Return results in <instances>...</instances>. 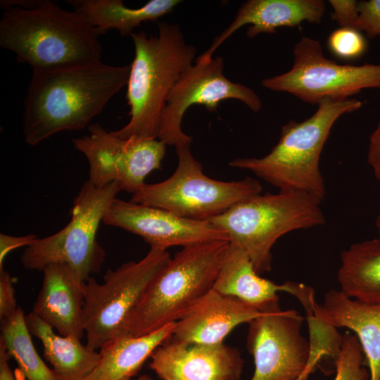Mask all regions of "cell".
I'll use <instances>...</instances> for the list:
<instances>
[{
	"instance_id": "36",
	"label": "cell",
	"mask_w": 380,
	"mask_h": 380,
	"mask_svg": "<svg viewBox=\"0 0 380 380\" xmlns=\"http://www.w3.org/2000/svg\"><path fill=\"white\" fill-rule=\"evenodd\" d=\"M135 380H152V379L148 375L144 374V375L139 376V378H137Z\"/></svg>"
},
{
	"instance_id": "20",
	"label": "cell",
	"mask_w": 380,
	"mask_h": 380,
	"mask_svg": "<svg viewBox=\"0 0 380 380\" xmlns=\"http://www.w3.org/2000/svg\"><path fill=\"white\" fill-rule=\"evenodd\" d=\"M324 319L334 327H346L357 336L369 369V380H380V305L352 298L331 289L321 305Z\"/></svg>"
},
{
	"instance_id": "27",
	"label": "cell",
	"mask_w": 380,
	"mask_h": 380,
	"mask_svg": "<svg viewBox=\"0 0 380 380\" xmlns=\"http://www.w3.org/2000/svg\"><path fill=\"white\" fill-rule=\"evenodd\" d=\"M327 46L331 53L336 57L353 60L365 53L367 43L360 31L341 27L330 34L327 39Z\"/></svg>"
},
{
	"instance_id": "4",
	"label": "cell",
	"mask_w": 380,
	"mask_h": 380,
	"mask_svg": "<svg viewBox=\"0 0 380 380\" xmlns=\"http://www.w3.org/2000/svg\"><path fill=\"white\" fill-rule=\"evenodd\" d=\"M317 106L308 119L284 125L278 143L267 155L234 159L229 165L253 172L280 191L305 192L322 201L326 196L319 169L323 147L336 121L360 109L362 102L353 98L324 99Z\"/></svg>"
},
{
	"instance_id": "16",
	"label": "cell",
	"mask_w": 380,
	"mask_h": 380,
	"mask_svg": "<svg viewBox=\"0 0 380 380\" xmlns=\"http://www.w3.org/2000/svg\"><path fill=\"white\" fill-rule=\"evenodd\" d=\"M213 289L265 310L280 308L277 294L280 291L295 296L305 310L317 303L314 289L308 285L289 281L278 284L261 277L246 251L231 243Z\"/></svg>"
},
{
	"instance_id": "12",
	"label": "cell",
	"mask_w": 380,
	"mask_h": 380,
	"mask_svg": "<svg viewBox=\"0 0 380 380\" xmlns=\"http://www.w3.org/2000/svg\"><path fill=\"white\" fill-rule=\"evenodd\" d=\"M224 60L217 56L208 61L196 58L177 80L169 94L161 113L158 139L166 145L191 143L192 137L182 130V121L186 110L193 105H203L215 111L219 103L236 99L257 113L262 107L256 93L249 87L233 82L224 73Z\"/></svg>"
},
{
	"instance_id": "26",
	"label": "cell",
	"mask_w": 380,
	"mask_h": 380,
	"mask_svg": "<svg viewBox=\"0 0 380 380\" xmlns=\"http://www.w3.org/2000/svg\"><path fill=\"white\" fill-rule=\"evenodd\" d=\"M365 355L355 335L342 336L339 353L334 360L336 375L333 380H367L369 373L363 366Z\"/></svg>"
},
{
	"instance_id": "6",
	"label": "cell",
	"mask_w": 380,
	"mask_h": 380,
	"mask_svg": "<svg viewBox=\"0 0 380 380\" xmlns=\"http://www.w3.org/2000/svg\"><path fill=\"white\" fill-rule=\"evenodd\" d=\"M321 200L301 191L255 195L209 220L243 248L258 274L270 271L271 250L283 235L324 224Z\"/></svg>"
},
{
	"instance_id": "23",
	"label": "cell",
	"mask_w": 380,
	"mask_h": 380,
	"mask_svg": "<svg viewBox=\"0 0 380 380\" xmlns=\"http://www.w3.org/2000/svg\"><path fill=\"white\" fill-rule=\"evenodd\" d=\"M337 279L348 296L380 305V240H365L343 251Z\"/></svg>"
},
{
	"instance_id": "13",
	"label": "cell",
	"mask_w": 380,
	"mask_h": 380,
	"mask_svg": "<svg viewBox=\"0 0 380 380\" xmlns=\"http://www.w3.org/2000/svg\"><path fill=\"white\" fill-rule=\"evenodd\" d=\"M295 310L267 312L248 323L247 348L254 360L251 380H296L307 369L310 342Z\"/></svg>"
},
{
	"instance_id": "17",
	"label": "cell",
	"mask_w": 380,
	"mask_h": 380,
	"mask_svg": "<svg viewBox=\"0 0 380 380\" xmlns=\"http://www.w3.org/2000/svg\"><path fill=\"white\" fill-rule=\"evenodd\" d=\"M274 310H262L212 288L175 323L170 338L204 344L223 343L237 326Z\"/></svg>"
},
{
	"instance_id": "33",
	"label": "cell",
	"mask_w": 380,
	"mask_h": 380,
	"mask_svg": "<svg viewBox=\"0 0 380 380\" xmlns=\"http://www.w3.org/2000/svg\"><path fill=\"white\" fill-rule=\"evenodd\" d=\"M11 358L4 346L0 343V380H16L9 365Z\"/></svg>"
},
{
	"instance_id": "7",
	"label": "cell",
	"mask_w": 380,
	"mask_h": 380,
	"mask_svg": "<svg viewBox=\"0 0 380 380\" xmlns=\"http://www.w3.org/2000/svg\"><path fill=\"white\" fill-rule=\"evenodd\" d=\"M120 191L115 182L99 187L86 181L73 201L68 224L53 234L38 238L24 249L20 257L24 268L42 272L51 264L61 262L82 281L99 272L106 252L96 241V233Z\"/></svg>"
},
{
	"instance_id": "5",
	"label": "cell",
	"mask_w": 380,
	"mask_h": 380,
	"mask_svg": "<svg viewBox=\"0 0 380 380\" xmlns=\"http://www.w3.org/2000/svg\"><path fill=\"white\" fill-rule=\"evenodd\" d=\"M227 240L183 247L148 286L120 334L139 336L177 322L213 286Z\"/></svg>"
},
{
	"instance_id": "30",
	"label": "cell",
	"mask_w": 380,
	"mask_h": 380,
	"mask_svg": "<svg viewBox=\"0 0 380 380\" xmlns=\"http://www.w3.org/2000/svg\"><path fill=\"white\" fill-rule=\"evenodd\" d=\"M333 8L331 15L332 20L337 22L341 27L353 28L357 12V1L329 0Z\"/></svg>"
},
{
	"instance_id": "25",
	"label": "cell",
	"mask_w": 380,
	"mask_h": 380,
	"mask_svg": "<svg viewBox=\"0 0 380 380\" xmlns=\"http://www.w3.org/2000/svg\"><path fill=\"white\" fill-rule=\"evenodd\" d=\"M0 343L27 380H58L52 369L42 360L34 348L25 321V315L18 306L11 315L1 319Z\"/></svg>"
},
{
	"instance_id": "14",
	"label": "cell",
	"mask_w": 380,
	"mask_h": 380,
	"mask_svg": "<svg viewBox=\"0 0 380 380\" xmlns=\"http://www.w3.org/2000/svg\"><path fill=\"white\" fill-rule=\"evenodd\" d=\"M102 222L141 236L151 248L164 250L214 240L229 241L227 235L210 220L187 219L163 209L117 198Z\"/></svg>"
},
{
	"instance_id": "1",
	"label": "cell",
	"mask_w": 380,
	"mask_h": 380,
	"mask_svg": "<svg viewBox=\"0 0 380 380\" xmlns=\"http://www.w3.org/2000/svg\"><path fill=\"white\" fill-rule=\"evenodd\" d=\"M130 65L101 61L33 71L24 101L23 134L35 146L63 131L86 127L127 84Z\"/></svg>"
},
{
	"instance_id": "32",
	"label": "cell",
	"mask_w": 380,
	"mask_h": 380,
	"mask_svg": "<svg viewBox=\"0 0 380 380\" xmlns=\"http://www.w3.org/2000/svg\"><path fill=\"white\" fill-rule=\"evenodd\" d=\"M367 160L376 178L380 181V120L369 137Z\"/></svg>"
},
{
	"instance_id": "22",
	"label": "cell",
	"mask_w": 380,
	"mask_h": 380,
	"mask_svg": "<svg viewBox=\"0 0 380 380\" xmlns=\"http://www.w3.org/2000/svg\"><path fill=\"white\" fill-rule=\"evenodd\" d=\"M30 334L43 346L44 356L58 380H84L96 368L100 353L83 345L81 340L63 336L32 312L25 315Z\"/></svg>"
},
{
	"instance_id": "19",
	"label": "cell",
	"mask_w": 380,
	"mask_h": 380,
	"mask_svg": "<svg viewBox=\"0 0 380 380\" xmlns=\"http://www.w3.org/2000/svg\"><path fill=\"white\" fill-rule=\"evenodd\" d=\"M324 12L322 0H248L241 5L232 23L197 58L212 59L215 51L244 25H249L246 36L253 38L262 33H274L279 27H296L304 21L319 23Z\"/></svg>"
},
{
	"instance_id": "9",
	"label": "cell",
	"mask_w": 380,
	"mask_h": 380,
	"mask_svg": "<svg viewBox=\"0 0 380 380\" xmlns=\"http://www.w3.org/2000/svg\"><path fill=\"white\" fill-rule=\"evenodd\" d=\"M167 250L151 248L139 261L108 270L103 283L84 282L83 325L86 346L94 350L120 335L126 319L150 284L170 260Z\"/></svg>"
},
{
	"instance_id": "10",
	"label": "cell",
	"mask_w": 380,
	"mask_h": 380,
	"mask_svg": "<svg viewBox=\"0 0 380 380\" xmlns=\"http://www.w3.org/2000/svg\"><path fill=\"white\" fill-rule=\"evenodd\" d=\"M287 72L262 80L268 89L291 94L317 104L324 99H349L365 89H380V64H339L324 56L319 42L303 36L293 50Z\"/></svg>"
},
{
	"instance_id": "34",
	"label": "cell",
	"mask_w": 380,
	"mask_h": 380,
	"mask_svg": "<svg viewBox=\"0 0 380 380\" xmlns=\"http://www.w3.org/2000/svg\"><path fill=\"white\" fill-rule=\"evenodd\" d=\"M375 225H376V228L377 234H378L377 239L380 240V213L376 217Z\"/></svg>"
},
{
	"instance_id": "29",
	"label": "cell",
	"mask_w": 380,
	"mask_h": 380,
	"mask_svg": "<svg viewBox=\"0 0 380 380\" xmlns=\"http://www.w3.org/2000/svg\"><path fill=\"white\" fill-rule=\"evenodd\" d=\"M13 283L9 272L4 268L0 270V320L13 314L18 308Z\"/></svg>"
},
{
	"instance_id": "8",
	"label": "cell",
	"mask_w": 380,
	"mask_h": 380,
	"mask_svg": "<svg viewBox=\"0 0 380 380\" xmlns=\"http://www.w3.org/2000/svg\"><path fill=\"white\" fill-rule=\"evenodd\" d=\"M191 143L175 146L177 166L165 180L145 184L133 194L130 201L158 208L178 216L197 220H209L236 203L260 194L262 186L253 178L222 182L203 172L201 164L193 156Z\"/></svg>"
},
{
	"instance_id": "3",
	"label": "cell",
	"mask_w": 380,
	"mask_h": 380,
	"mask_svg": "<svg viewBox=\"0 0 380 380\" xmlns=\"http://www.w3.org/2000/svg\"><path fill=\"white\" fill-rule=\"evenodd\" d=\"M157 36H130L134 58L130 65L127 100L130 119L113 133L122 139H158L161 113L169 94L195 59L196 49L186 42L177 24L158 23Z\"/></svg>"
},
{
	"instance_id": "18",
	"label": "cell",
	"mask_w": 380,
	"mask_h": 380,
	"mask_svg": "<svg viewBox=\"0 0 380 380\" xmlns=\"http://www.w3.org/2000/svg\"><path fill=\"white\" fill-rule=\"evenodd\" d=\"M41 289L32 312L57 333L82 340L84 335V284L66 264L58 262L43 270Z\"/></svg>"
},
{
	"instance_id": "21",
	"label": "cell",
	"mask_w": 380,
	"mask_h": 380,
	"mask_svg": "<svg viewBox=\"0 0 380 380\" xmlns=\"http://www.w3.org/2000/svg\"><path fill=\"white\" fill-rule=\"evenodd\" d=\"M175 323L145 335L120 334L110 340L99 349L100 360L84 380H131L155 350L170 338Z\"/></svg>"
},
{
	"instance_id": "24",
	"label": "cell",
	"mask_w": 380,
	"mask_h": 380,
	"mask_svg": "<svg viewBox=\"0 0 380 380\" xmlns=\"http://www.w3.org/2000/svg\"><path fill=\"white\" fill-rule=\"evenodd\" d=\"M74 11L82 15L101 34L115 29L125 36L141 23L154 20L169 13L179 0H151L139 8H129L121 0H70Z\"/></svg>"
},
{
	"instance_id": "11",
	"label": "cell",
	"mask_w": 380,
	"mask_h": 380,
	"mask_svg": "<svg viewBox=\"0 0 380 380\" xmlns=\"http://www.w3.org/2000/svg\"><path fill=\"white\" fill-rule=\"evenodd\" d=\"M89 134L72 140L89 163V181L101 187L117 183L121 191L134 194L146 176L161 168L166 144L158 139H122L100 124L89 127Z\"/></svg>"
},
{
	"instance_id": "15",
	"label": "cell",
	"mask_w": 380,
	"mask_h": 380,
	"mask_svg": "<svg viewBox=\"0 0 380 380\" xmlns=\"http://www.w3.org/2000/svg\"><path fill=\"white\" fill-rule=\"evenodd\" d=\"M150 367L163 380H240L243 360L223 343L204 344L169 338L151 356Z\"/></svg>"
},
{
	"instance_id": "31",
	"label": "cell",
	"mask_w": 380,
	"mask_h": 380,
	"mask_svg": "<svg viewBox=\"0 0 380 380\" xmlns=\"http://www.w3.org/2000/svg\"><path fill=\"white\" fill-rule=\"evenodd\" d=\"M38 237L34 234L24 236H11L0 234V270L4 269L6 257L13 250L20 247H27L33 243Z\"/></svg>"
},
{
	"instance_id": "28",
	"label": "cell",
	"mask_w": 380,
	"mask_h": 380,
	"mask_svg": "<svg viewBox=\"0 0 380 380\" xmlns=\"http://www.w3.org/2000/svg\"><path fill=\"white\" fill-rule=\"evenodd\" d=\"M353 29L365 32L370 38L380 36V0L357 1Z\"/></svg>"
},
{
	"instance_id": "2",
	"label": "cell",
	"mask_w": 380,
	"mask_h": 380,
	"mask_svg": "<svg viewBox=\"0 0 380 380\" xmlns=\"http://www.w3.org/2000/svg\"><path fill=\"white\" fill-rule=\"evenodd\" d=\"M0 46L33 71L101 61L102 34L75 11L49 1H1Z\"/></svg>"
},
{
	"instance_id": "35",
	"label": "cell",
	"mask_w": 380,
	"mask_h": 380,
	"mask_svg": "<svg viewBox=\"0 0 380 380\" xmlns=\"http://www.w3.org/2000/svg\"><path fill=\"white\" fill-rule=\"evenodd\" d=\"M309 375L310 374L308 372L305 371L303 374L296 380H306Z\"/></svg>"
}]
</instances>
